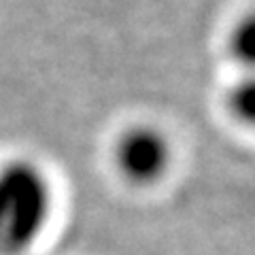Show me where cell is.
I'll return each mask as SVG.
<instances>
[{
  "mask_svg": "<svg viewBox=\"0 0 255 255\" xmlns=\"http://www.w3.org/2000/svg\"><path fill=\"white\" fill-rule=\"evenodd\" d=\"M53 185L47 170L28 157L0 164V255H26L47 232Z\"/></svg>",
  "mask_w": 255,
  "mask_h": 255,
  "instance_id": "cell-1",
  "label": "cell"
},
{
  "mask_svg": "<svg viewBox=\"0 0 255 255\" xmlns=\"http://www.w3.org/2000/svg\"><path fill=\"white\" fill-rule=\"evenodd\" d=\"M113 164L117 174L130 185L151 187L168 174L172 145L168 136L153 126H132L115 140Z\"/></svg>",
  "mask_w": 255,
  "mask_h": 255,
  "instance_id": "cell-2",
  "label": "cell"
},
{
  "mask_svg": "<svg viewBox=\"0 0 255 255\" xmlns=\"http://www.w3.org/2000/svg\"><path fill=\"white\" fill-rule=\"evenodd\" d=\"M253 51H255V26L253 19H245L232 36V53L234 58H238V62L249 64L253 60Z\"/></svg>",
  "mask_w": 255,
  "mask_h": 255,
  "instance_id": "cell-3",
  "label": "cell"
},
{
  "mask_svg": "<svg viewBox=\"0 0 255 255\" xmlns=\"http://www.w3.org/2000/svg\"><path fill=\"white\" fill-rule=\"evenodd\" d=\"M230 105H232L234 113L243 119V122H251L253 113H255V87L251 81L241 83L234 90L232 98H230Z\"/></svg>",
  "mask_w": 255,
  "mask_h": 255,
  "instance_id": "cell-4",
  "label": "cell"
}]
</instances>
